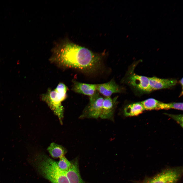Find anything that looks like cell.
I'll list each match as a JSON object with an SVG mask.
<instances>
[{
  "mask_svg": "<svg viewBox=\"0 0 183 183\" xmlns=\"http://www.w3.org/2000/svg\"><path fill=\"white\" fill-rule=\"evenodd\" d=\"M145 109L140 102L130 104L127 106L124 110L126 116H135L141 114Z\"/></svg>",
  "mask_w": 183,
  "mask_h": 183,
  "instance_id": "cell-12",
  "label": "cell"
},
{
  "mask_svg": "<svg viewBox=\"0 0 183 183\" xmlns=\"http://www.w3.org/2000/svg\"><path fill=\"white\" fill-rule=\"evenodd\" d=\"M182 172L181 167L166 169L143 183H177L181 177Z\"/></svg>",
  "mask_w": 183,
  "mask_h": 183,
  "instance_id": "cell-5",
  "label": "cell"
},
{
  "mask_svg": "<svg viewBox=\"0 0 183 183\" xmlns=\"http://www.w3.org/2000/svg\"><path fill=\"white\" fill-rule=\"evenodd\" d=\"M57 164L58 167L61 170L66 172L70 168L71 162L64 156L59 158V161L57 162Z\"/></svg>",
  "mask_w": 183,
  "mask_h": 183,
  "instance_id": "cell-15",
  "label": "cell"
},
{
  "mask_svg": "<svg viewBox=\"0 0 183 183\" xmlns=\"http://www.w3.org/2000/svg\"><path fill=\"white\" fill-rule=\"evenodd\" d=\"M150 86L152 91L169 88L175 85L177 83L176 79H161L156 77H149Z\"/></svg>",
  "mask_w": 183,
  "mask_h": 183,
  "instance_id": "cell-8",
  "label": "cell"
},
{
  "mask_svg": "<svg viewBox=\"0 0 183 183\" xmlns=\"http://www.w3.org/2000/svg\"><path fill=\"white\" fill-rule=\"evenodd\" d=\"M136 64H134L128 73L127 81L134 92L138 95L148 94L152 91L149 84V77L134 73Z\"/></svg>",
  "mask_w": 183,
  "mask_h": 183,
  "instance_id": "cell-4",
  "label": "cell"
},
{
  "mask_svg": "<svg viewBox=\"0 0 183 183\" xmlns=\"http://www.w3.org/2000/svg\"><path fill=\"white\" fill-rule=\"evenodd\" d=\"M47 150L51 157L54 158H59L64 156L67 152L64 147L54 142L51 144L47 148Z\"/></svg>",
  "mask_w": 183,
  "mask_h": 183,
  "instance_id": "cell-13",
  "label": "cell"
},
{
  "mask_svg": "<svg viewBox=\"0 0 183 183\" xmlns=\"http://www.w3.org/2000/svg\"><path fill=\"white\" fill-rule=\"evenodd\" d=\"M172 118L179 124L182 128L183 127V116L182 115H175L173 114H165Z\"/></svg>",
  "mask_w": 183,
  "mask_h": 183,
  "instance_id": "cell-16",
  "label": "cell"
},
{
  "mask_svg": "<svg viewBox=\"0 0 183 183\" xmlns=\"http://www.w3.org/2000/svg\"><path fill=\"white\" fill-rule=\"evenodd\" d=\"M117 97L112 98L110 97L104 98L102 107L100 117L102 119L113 120L117 104Z\"/></svg>",
  "mask_w": 183,
  "mask_h": 183,
  "instance_id": "cell-7",
  "label": "cell"
},
{
  "mask_svg": "<svg viewBox=\"0 0 183 183\" xmlns=\"http://www.w3.org/2000/svg\"><path fill=\"white\" fill-rule=\"evenodd\" d=\"M104 98L97 92L90 97L88 105L83 110L80 118H98L101 114Z\"/></svg>",
  "mask_w": 183,
  "mask_h": 183,
  "instance_id": "cell-6",
  "label": "cell"
},
{
  "mask_svg": "<svg viewBox=\"0 0 183 183\" xmlns=\"http://www.w3.org/2000/svg\"><path fill=\"white\" fill-rule=\"evenodd\" d=\"M52 59L65 67L88 72L94 71L98 67L101 58L88 49L66 40L54 48Z\"/></svg>",
  "mask_w": 183,
  "mask_h": 183,
  "instance_id": "cell-1",
  "label": "cell"
},
{
  "mask_svg": "<svg viewBox=\"0 0 183 183\" xmlns=\"http://www.w3.org/2000/svg\"><path fill=\"white\" fill-rule=\"evenodd\" d=\"M35 161L39 173L52 183H70L66 172L59 168L57 162L42 154L37 155Z\"/></svg>",
  "mask_w": 183,
  "mask_h": 183,
  "instance_id": "cell-2",
  "label": "cell"
},
{
  "mask_svg": "<svg viewBox=\"0 0 183 183\" xmlns=\"http://www.w3.org/2000/svg\"><path fill=\"white\" fill-rule=\"evenodd\" d=\"M162 102L152 98H149L140 102L145 110L161 109Z\"/></svg>",
  "mask_w": 183,
  "mask_h": 183,
  "instance_id": "cell-14",
  "label": "cell"
},
{
  "mask_svg": "<svg viewBox=\"0 0 183 183\" xmlns=\"http://www.w3.org/2000/svg\"><path fill=\"white\" fill-rule=\"evenodd\" d=\"M67 87L64 83H60L54 90L49 89L42 96V100L46 103L63 124L64 108L62 102L67 97Z\"/></svg>",
  "mask_w": 183,
  "mask_h": 183,
  "instance_id": "cell-3",
  "label": "cell"
},
{
  "mask_svg": "<svg viewBox=\"0 0 183 183\" xmlns=\"http://www.w3.org/2000/svg\"><path fill=\"white\" fill-rule=\"evenodd\" d=\"M71 161V167L66 172L70 183H86L81 176L78 159H76Z\"/></svg>",
  "mask_w": 183,
  "mask_h": 183,
  "instance_id": "cell-10",
  "label": "cell"
},
{
  "mask_svg": "<svg viewBox=\"0 0 183 183\" xmlns=\"http://www.w3.org/2000/svg\"><path fill=\"white\" fill-rule=\"evenodd\" d=\"M72 89L75 92L91 97L97 92V85L83 83L75 81Z\"/></svg>",
  "mask_w": 183,
  "mask_h": 183,
  "instance_id": "cell-11",
  "label": "cell"
},
{
  "mask_svg": "<svg viewBox=\"0 0 183 183\" xmlns=\"http://www.w3.org/2000/svg\"><path fill=\"white\" fill-rule=\"evenodd\" d=\"M97 90L106 97H110L113 94L120 93L121 89L114 79L103 84L97 85Z\"/></svg>",
  "mask_w": 183,
  "mask_h": 183,
  "instance_id": "cell-9",
  "label": "cell"
}]
</instances>
